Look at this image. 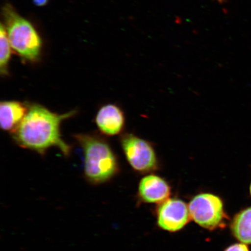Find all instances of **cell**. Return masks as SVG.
Wrapping results in <instances>:
<instances>
[{
	"mask_svg": "<svg viewBox=\"0 0 251 251\" xmlns=\"http://www.w3.org/2000/svg\"><path fill=\"white\" fill-rule=\"evenodd\" d=\"M230 228L237 240L244 244H251V207L234 216Z\"/></svg>",
	"mask_w": 251,
	"mask_h": 251,
	"instance_id": "obj_10",
	"label": "cell"
},
{
	"mask_svg": "<svg viewBox=\"0 0 251 251\" xmlns=\"http://www.w3.org/2000/svg\"><path fill=\"white\" fill-rule=\"evenodd\" d=\"M27 104L26 116L11 133L15 143L40 155L45 154L51 147H56L65 156H70L72 147L62 139L61 126L66 119L76 114V110L58 114L39 103Z\"/></svg>",
	"mask_w": 251,
	"mask_h": 251,
	"instance_id": "obj_1",
	"label": "cell"
},
{
	"mask_svg": "<svg viewBox=\"0 0 251 251\" xmlns=\"http://www.w3.org/2000/svg\"><path fill=\"white\" fill-rule=\"evenodd\" d=\"M0 72L1 76L9 75L8 65L11 56L12 47L7 36L4 25L1 24L0 27Z\"/></svg>",
	"mask_w": 251,
	"mask_h": 251,
	"instance_id": "obj_11",
	"label": "cell"
},
{
	"mask_svg": "<svg viewBox=\"0 0 251 251\" xmlns=\"http://www.w3.org/2000/svg\"><path fill=\"white\" fill-rule=\"evenodd\" d=\"M156 218L159 227L171 233L181 230L191 219L188 205L177 199H169L159 204Z\"/></svg>",
	"mask_w": 251,
	"mask_h": 251,
	"instance_id": "obj_6",
	"label": "cell"
},
{
	"mask_svg": "<svg viewBox=\"0 0 251 251\" xmlns=\"http://www.w3.org/2000/svg\"><path fill=\"white\" fill-rule=\"evenodd\" d=\"M171 188L164 178L154 174L141 178L138 187V196L143 202L160 204L170 197Z\"/></svg>",
	"mask_w": 251,
	"mask_h": 251,
	"instance_id": "obj_7",
	"label": "cell"
},
{
	"mask_svg": "<svg viewBox=\"0 0 251 251\" xmlns=\"http://www.w3.org/2000/svg\"><path fill=\"white\" fill-rule=\"evenodd\" d=\"M188 206L191 219L200 227L213 231L225 226L227 217L219 197L211 193L199 194Z\"/></svg>",
	"mask_w": 251,
	"mask_h": 251,
	"instance_id": "obj_4",
	"label": "cell"
},
{
	"mask_svg": "<svg viewBox=\"0 0 251 251\" xmlns=\"http://www.w3.org/2000/svg\"><path fill=\"white\" fill-rule=\"evenodd\" d=\"M33 3L38 7H43L47 4L49 0H33Z\"/></svg>",
	"mask_w": 251,
	"mask_h": 251,
	"instance_id": "obj_13",
	"label": "cell"
},
{
	"mask_svg": "<svg viewBox=\"0 0 251 251\" xmlns=\"http://www.w3.org/2000/svg\"><path fill=\"white\" fill-rule=\"evenodd\" d=\"M28 111L27 103L4 101L0 103V125L2 130L11 133L23 121Z\"/></svg>",
	"mask_w": 251,
	"mask_h": 251,
	"instance_id": "obj_9",
	"label": "cell"
},
{
	"mask_svg": "<svg viewBox=\"0 0 251 251\" xmlns=\"http://www.w3.org/2000/svg\"><path fill=\"white\" fill-rule=\"evenodd\" d=\"M225 251H250V250L246 244L237 243L229 246Z\"/></svg>",
	"mask_w": 251,
	"mask_h": 251,
	"instance_id": "obj_12",
	"label": "cell"
},
{
	"mask_svg": "<svg viewBox=\"0 0 251 251\" xmlns=\"http://www.w3.org/2000/svg\"><path fill=\"white\" fill-rule=\"evenodd\" d=\"M250 193H251V186H250Z\"/></svg>",
	"mask_w": 251,
	"mask_h": 251,
	"instance_id": "obj_14",
	"label": "cell"
},
{
	"mask_svg": "<svg viewBox=\"0 0 251 251\" xmlns=\"http://www.w3.org/2000/svg\"><path fill=\"white\" fill-rule=\"evenodd\" d=\"M125 116L120 107L113 103L103 105L97 112L95 122L102 134L115 136L121 134L125 126Z\"/></svg>",
	"mask_w": 251,
	"mask_h": 251,
	"instance_id": "obj_8",
	"label": "cell"
},
{
	"mask_svg": "<svg viewBox=\"0 0 251 251\" xmlns=\"http://www.w3.org/2000/svg\"><path fill=\"white\" fill-rule=\"evenodd\" d=\"M218 1H222L223 0H218Z\"/></svg>",
	"mask_w": 251,
	"mask_h": 251,
	"instance_id": "obj_15",
	"label": "cell"
},
{
	"mask_svg": "<svg viewBox=\"0 0 251 251\" xmlns=\"http://www.w3.org/2000/svg\"><path fill=\"white\" fill-rule=\"evenodd\" d=\"M121 144L127 162L140 174H148L158 168V160L149 141L131 133L122 135Z\"/></svg>",
	"mask_w": 251,
	"mask_h": 251,
	"instance_id": "obj_5",
	"label": "cell"
},
{
	"mask_svg": "<svg viewBox=\"0 0 251 251\" xmlns=\"http://www.w3.org/2000/svg\"><path fill=\"white\" fill-rule=\"evenodd\" d=\"M74 137L83 150L84 177L90 183H105L117 175L118 159L107 141L95 134L80 133Z\"/></svg>",
	"mask_w": 251,
	"mask_h": 251,
	"instance_id": "obj_2",
	"label": "cell"
},
{
	"mask_svg": "<svg viewBox=\"0 0 251 251\" xmlns=\"http://www.w3.org/2000/svg\"><path fill=\"white\" fill-rule=\"evenodd\" d=\"M4 27L12 49L24 61H39L42 42L33 25L21 17L10 4L2 8Z\"/></svg>",
	"mask_w": 251,
	"mask_h": 251,
	"instance_id": "obj_3",
	"label": "cell"
}]
</instances>
